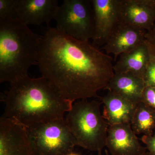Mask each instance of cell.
I'll return each mask as SVG.
<instances>
[{
	"instance_id": "2",
	"label": "cell",
	"mask_w": 155,
	"mask_h": 155,
	"mask_svg": "<svg viewBox=\"0 0 155 155\" xmlns=\"http://www.w3.org/2000/svg\"><path fill=\"white\" fill-rule=\"evenodd\" d=\"M4 95L3 116L27 127L65 118L73 103L65 98L45 78L27 76L11 84Z\"/></svg>"
},
{
	"instance_id": "19",
	"label": "cell",
	"mask_w": 155,
	"mask_h": 155,
	"mask_svg": "<svg viewBox=\"0 0 155 155\" xmlns=\"http://www.w3.org/2000/svg\"><path fill=\"white\" fill-rule=\"evenodd\" d=\"M142 101L155 110V88L146 86L142 94Z\"/></svg>"
},
{
	"instance_id": "13",
	"label": "cell",
	"mask_w": 155,
	"mask_h": 155,
	"mask_svg": "<svg viewBox=\"0 0 155 155\" xmlns=\"http://www.w3.org/2000/svg\"><path fill=\"white\" fill-rule=\"evenodd\" d=\"M100 99L104 105L102 115L109 126L130 124L137 104L110 91Z\"/></svg>"
},
{
	"instance_id": "10",
	"label": "cell",
	"mask_w": 155,
	"mask_h": 155,
	"mask_svg": "<svg viewBox=\"0 0 155 155\" xmlns=\"http://www.w3.org/2000/svg\"><path fill=\"white\" fill-rule=\"evenodd\" d=\"M60 6L58 0H17V19L26 25L49 26Z\"/></svg>"
},
{
	"instance_id": "12",
	"label": "cell",
	"mask_w": 155,
	"mask_h": 155,
	"mask_svg": "<svg viewBox=\"0 0 155 155\" xmlns=\"http://www.w3.org/2000/svg\"><path fill=\"white\" fill-rule=\"evenodd\" d=\"M147 32L141 28L121 22L107 40L103 49L107 54H114V61H116L118 56L143 43Z\"/></svg>"
},
{
	"instance_id": "24",
	"label": "cell",
	"mask_w": 155,
	"mask_h": 155,
	"mask_svg": "<svg viewBox=\"0 0 155 155\" xmlns=\"http://www.w3.org/2000/svg\"><path fill=\"white\" fill-rule=\"evenodd\" d=\"M105 152V155H110V154H109V151L108 150H105L104 151Z\"/></svg>"
},
{
	"instance_id": "22",
	"label": "cell",
	"mask_w": 155,
	"mask_h": 155,
	"mask_svg": "<svg viewBox=\"0 0 155 155\" xmlns=\"http://www.w3.org/2000/svg\"><path fill=\"white\" fill-rule=\"evenodd\" d=\"M65 155H80L76 153H74L73 151L71 152L68 153L67 154Z\"/></svg>"
},
{
	"instance_id": "4",
	"label": "cell",
	"mask_w": 155,
	"mask_h": 155,
	"mask_svg": "<svg viewBox=\"0 0 155 155\" xmlns=\"http://www.w3.org/2000/svg\"><path fill=\"white\" fill-rule=\"evenodd\" d=\"M101 103L81 100L74 103L65 121L77 146L97 152L106 147L109 125L101 114Z\"/></svg>"
},
{
	"instance_id": "18",
	"label": "cell",
	"mask_w": 155,
	"mask_h": 155,
	"mask_svg": "<svg viewBox=\"0 0 155 155\" xmlns=\"http://www.w3.org/2000/svg\"><path fill=\"white\" fill-rule=\"evenodd\" d=\"M17 0H0V21L17 19Z\"/></svg>"
},
{
	"instance_id": "6",
	"label": "cell",
	"mask_w": 155,
	"mask_h": 155,
	"mask_svg": "<svg viewBox=\"0 0 155 155\" xmlns=\"http://www.w3.org/2000/svg\"><path fill=\"white\" fill-rule=\"evenodd\" d=\"M28 127L39 155H65L77 146L65 118Z\"/></svg>"
},
{
	"instance_id": "9",
	"label": "cell",
	"mask_w": 155,
	"mask_h": 155,
	"mask_svg": "<svg viewBox=\"0 0 155 155\" xmlns=\"http://www.w3.org/2000/svg\"><path fill=\"white\" fill-rule=\"evenodd\" d=\"M106 147L112 155H140L147 151L129 123L109 126Z\"/></svg>"
},
{
	"instance_id": "23",
	"label": "cell",
	"mask_w": 155,
	"mask_h": 155,
	"mask_svg": "<svg viewBox=\"0 0 155 155\" xmlns=\"http://www.w3.org/2000/svg\"><path fill=\"white\" fill-rule=\"evenodd\" d=\"M97 155H103L102 153V150H100L97 152Z\"/></svg>"
},
{
	"instance_id": "5",
	"label": "cell",
	"mask_w": 155,
	"mask_h": 155,
	"mask_svg": "<svg viewBox=\"0 0 155 155\" xmlns=\"http://www.w3.org/2000/svg\"><path fill=\"white\" fill-rule=\"evenodd\" d=\"M54 19L56 28L71 37L87 42L93 38L94 14L91 1L64 0Z\"/></svg>"
},
{
	"instance_id": "20",
	"label": "cell",
	"mask_w": 155,
	"mask_h": 155,
	"mask_svg": "<svg viewBox=\"0 0 155 155\" xmlns=\"http://www.w3.org/2000/svg\"><path fill=\"white\" fill-rule=\"evenodd\" d=\"M141 140L146 146L147 151L151 155H155V134L152 135H143Z\"/></svg>"
},
{
	"instance_id": "7",
	"label": "cell",
	"mask_w": 155,
	"mask_h": 155,
	"mask_svg": "<svg viewBox=\"0 0 155 155\" xmlns=\"http://www.w3.org/2000/svg\"><path fill=\"white\" fill-rule=\"evenodd\" d=\"M0 155H39L27 126L14 119L1 117Z\"/></svg>"
},
{
	"instance_id": "3",
	"label": "cell",
	"mask_w": 155,
	"mask_h": 155,
	"mask_svg": "<svg viewBox=\"0 0 155 155\" xmlns=\"http://www.w3.org/2000/svg\"><path fill=\"white\" fill-rule=\"evenodd\" d=\"M42 36L17 19L0 21V83L28 76L38 65Z\"/></svg>"
},
{
	"instance_id": "16",
	"label": "cell",
	"mask_w": 155,
	"mask_h": 155,
	"mask_svg": "<svg viewBox=\"0 0 155 155\" xmlns=\"http://www.w3.org/2000/svg\"><path fill=\"white\" fill-rule=\"evenodd\" d=\"M130 124L137 135H153L155 130V109L143 102L139 103L137 105Z\"/></svg>"
},
{
	"instance_id": "25",
	"label": "cell",
	"mask_w": 155,
	"mask_h": 155,
	"mask_svg": "<svg viewBox=\"0 0 155 155\" xmlns=\"http://www.w3.org/2000/svg\"><path fill=\"white\" fill-rule=\"evenodd\" d=\"M140 155H151L150 154V153H149L147 151V152H146L145 153H144Z\"/></svg>"
},
{
	"instance_id": "27",
	"label": "cell",
	"mask_w": 155,
	"mask_h": 155,
	"mask_svg": "<svg viewBox=\"0 0 155 155\" xmlns=\"http://www.w3.org/2000/svg\"></svg>"
},
{
	"instance_id": "17",
	"label": "cell",
	"mask_w": 155,
	"mask_h": 155,
	"mask_svg": "<svg viewBox=\"0 0 155 155\" xmlns=\"http://www.w3.org/2000/svg\"><path fill=\"white\" fill-rule=\"evenodd\" d=\"M145 41L148 48L149 60L143 79L146 86L155 88V45Z\"/></svg>"
},
{
	"instance_id": "15",
	"label": "cell",
	"mask_w": 155,
	"mask_h": 155,
	"mask_svg": "<svg viewBox=\"0 0 155 155\" xmlns=\"http://www.w3.org/2000/svg\"><path fill=\"white\" fill-rule=\"evenodd\" d=\"M149 60L146 41L123 53L114 65V73H130L143 79Z\"/></svg>"
},
{
	"instance_id": "1",
	"label": "cell",
	"mask_w": 155,
	"mask_h": 155,
	"mask_svg": "<svg viewBox=\"0 0 155 155\" xmlns=\"http://www.w3.org/2000/svg\"><path fill=\"white\" fill-rule=\"evenodd\" d=\"M113 58L89 42L48 26L42 36L38 62L45 78L65 98L98 97L114 74Z\"/></svg>"
},
{
	"instance_id": "8",
	"label": "cell",
	"mask_w": 155,
	"mask_h": 155,
	"mask_svg": "<svg viewBox=\"0 0 155 155\" xmlns=\"http://www.w3.org/2000/svg\"><path fill=\"white\" fill-rule=\"evenodd\" d=\"M94 19V45L105 44L121 22L120 0H91Z\"/></svg>"
},
{
	"instance_id": "26",
	"label": "cell",
	"mask_w": 155,
	"mask_h": 155,
	"mask_svg": "<svg viewBox=\"0 0 155 155\" xmlns=\"http://www.w3.org/2000/svg\"><path fill=\"white\" fill-rule=\"evenodd\" d=\"M154 28H155V23L154 24V26L153 28V29H154Z\"/></svg>"
},
{
	"instance_id": "11",
	"label": "cell",
	"mask_w": 155,
	"mask_h": 155,
	"mask_svg": "<svg viewBox=\"0 0 155 155\" xmlns=\"http://www.w3.org/2000/svg\"><path fill=\"white\" fill-rule=\"evenodd\" d=\"M120 20L147 32L155 23V0H120Z\"/></svg>"
},
{
	"instance_id": "14",
	"label": "cell",
	"mask_w": 155,
	"mask_h": 155,
	"mask_svg": "<svg viewBox=\"0 0 155 155\" xmlns=\"http://www.w3.org/2000/svg\"><path fill=\"white\" fill-rule=\"evenodd\" d=\"M146 86L144 79L130 73H114L104 90L114 92L134 104L142 101Z\"/></svg>"
},
{
	"instance_id": "21",
	"label": "cell",
	"mask_w": 155,
	"mask_h": 155,
	"mask_svg": "<svg viewBox=\"0 0 155 155\" xmlns=\"http://www.w3.org/2000/svg\"><path fill=\"white\" fill-rule=\"evenodd\" d=\"M145 39L155 45V28L147 32Z\"/></svg>"
}]
</instances>
